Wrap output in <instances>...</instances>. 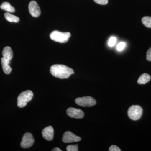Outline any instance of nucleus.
<instances>
[{"label":"nucleus","instance_id":"nucleus-4","mask_svg":"<svg viewBox=\"0 0 151 151\" xmlns=\"http://www.w3.org/2000/svg\"><path fill=\"white\" fill-rule=\"evenodd\" d=\"M143 110L139 105H132L129 108L128 115L129 118L134 121L140 119L142 115Z\"/></svg>","mask_w":151,"mask_h":151},{"label":"nucleus","instance_id":"nucleus-9","mask_svg":"<svg viewBox=\"0 0 151 151\" xmlns=\"http://www.w3.org/2000/svg\"><path fill=\"white\" fill-rule=\"evenodd\" d=\"M29 11L30 14L35 17H37L40 15V8L37 3L35 1H31L29 3Z\"/></svg>","mask_w":151,"mask_h":151},{"label":"nucleus","instance_id":"nucleus-14","mask_svg":"<svg viewBox=\"0 0 151 151\" xmlns=\"http://www.w3.org/2000/svg\"><path fill=\"white\" fill-rule=\"evenodd\" d=\"M0 8L3 10L6 11L8 12L14 13L15 11L14 8L11 6L9 3L7 2L3 3L0 6Z\"/></svg>","mask_w":151,"mask_h":151},{"label":"nucleus","instance_id":"nucleus-12","mask_svg":"<svg viewBox=\"0 0 151 151\" xmlns=\"http://www.w3.org/2000/svg\"><path fill=\"white\" fill-rule=\"evenodd\" d=\"M2 55L3 57L5 58L6 60L11 61L13 56V53L12 48L8 46L5 47L3 50Z\"/></svg>","mask_w":151,"mask_h":151},{"label":"nucleus","instance_id":"nucleus-16","mask_svg":"<svg viewBox=\"0 0 151 151\" xmlns=\"http://www.w3.org/2000/svg\"><path fill=\"white\" fill-rule=\"evenodd\" d=\"M143 24L148 28H151V17H145L142 19Z\"/></svg>","mask_w":151,"mask_h":151},{"label":"nucleus","instance_id":"nucleus-5","mask_svg":"<svg viewBox=\"0 0 151 151\" xmlns=\"http://www.w3.org/2000/svg\"><path fill=\"white\" fill-rule=\"evenodd\" d=\"M75 101L76 104L83 107H92L96 104L95 99L90 96L78 97L76 99Z\"/></svg>","mask_w":151,"mask_h":151},{"label":"nucleus","instance_id":"nucleus-19","mask_svg":"<svg viewBox=\"0 0 151 151\" xmlns=\"http://www.w3.org/2000/svg\"><path fill=\"white\" fill-rule=\"evenodd\" d=\"M126 45V43L124 42H122L119 43L117 46V50L119 51H122L125 47Z\"/></svg>","mask_w":151,"mask_h":151},{"label":"nucleus","instance_id":"nucleus-23","mask_svg":"<svg viewBox=\"0 0 151 151\" xmlns=\"http://www.w3.org/2000/svg\"><path fill=\"white\" fill-rule=\"evenodd\" d=\"M52 151H61V150L60 149L58 148H55L52 149Z\"/></svg>","mask_w":151,"mask_h":151},{"label":"nucleus","instance_id":"nucleus-7","mask_svg":"<svg viewBox=\"0 0 151 151\" xmlns=\"http://www.w3.org/2000/svg\"><path fill=\"white\" fill-rule=\"evenodd\" d=\"M81 140V137L69 131L65 132L63 136L62 141L65 143L76 142Z\"/></svg>","mask_w":151,"mask_h":151},{"label":"nucleus","instance_id":"nucleus-10","mask_svg":"<svg viewBox=\"0 0 151 151\" xmlns=\"http://www.w3.org/2000/svg\"><path fill=\"white\" fill-rule=\"evenodd\" d=\"M42 137L47 141H51L53 139L54 137V129L51 126L45 127L42 130Z\"/></svg>","mask_w":151,"mask_h":151},{"label":"nucleus","instance_id":"nucleus-21","mask_svg":"<svg viewBox=\"0 0 151 151\" xmlns=\"http://www.w3.org/2000/svg\"><path fill=\"white\" fill-rule=\"evenodd\" d=\"M109 151H121V149L119 148L118 146L116 145H112L109 148Z\"/></svg>","mask_w":151,"mask_h":151},{"label":"nucleus","instance_id":"nucleus-6","mask_svg":"<svg viewBox=\"0 0 151 151\" xmlns=\"http://www.w3.org/2000/svg\"><path fill=\"white\" fill-rule=\"evenodd\" d=\"M34 143V139L32 135L30 133H26L23 137L21 146L23 148H28L32 146Z\"/></svg>","mask_w":151,"mask_h":151},{"label":"nucleus","instance_id":"nucleus-11","mask_svg":"<svg viewBox=\"0 0 151 151\" xmlns=\"http://www.w3.org/2000/svg\"><path fill=\"white\" fill-rule=\"evenodd\" d=\"M1 63L2 66L3 70L4 73L6 74H9L11 73L12 70V68L9 65L10 61L6 60L4 57L2 58L1 59Z\"/></svg>","mask_w":151,"mask_h":151},{"label":"nucleus","instance_id":"nucleus-13","mask_svg":"<svg viewBox=\"0 0 151 151\" xmlns=\"http://www.w3.org/2000/svg\"><path fill=\"white\" fill-rule=\"evenodd\" d=\"M151 76L147 73H143L141 75L137 81L139 84H145L149 82L151 80Z\"/></svg>","mask_w":151,"mask_h":151},{"label":"nucleus","instance_id":"nucleus-20","mask_svg":"<svg viewBox=\"0 0 151 151\" xmlns=\"http://www.w3.org/2000/svg\"><path fill=\"white\" fill-rule=\"evenodd\" d=\"M94 1L99 4L104 5L107 4L108 3V0H94Z\"/></svg>","mask_w":151,"mask_h":151},{"label":"nucleus","instance_id":"nucleus-17","mask_svg":"<svg viewBox=\"0 0 151 151\" xmlns=\"http://www.w3.org/2000/svg\"><path fill=\"white\" fill-rule=\"evenodd\" d=\"M66 150L67 151H78V146L77 145H70L66 147Z\"/></svg>","mask_w":151,"mask_h":151},{"label":"nucleus","instance_id":"nucleus-22","mask_svg":"<svg viewBox=\"0 0 151 151\" xmlns=\"http://www.w3.org/2000/svg\"><path fill=\"white\" fill-rule=\"evenodd\" d=\"M147 59L148 61H151V47L147 51Z\"/></svg>","mask_w":151,"mask_h":151},{"label":"nucleus","instance_id":"nucleus-15","mask_svg":"<svg viewBox=\"0 0 151 151\" xmlns=\"http://www.w3.org/2000/svg\"><path fill=\"white\" fill-rule=\"evenodd\" d=\"M5 18L8 21L11 22H18L19 21V18L18 17L11 14L9 12L6 13L4 14Z\"/></svg>","mask_w":151,"mask_h":151},{"label":"nucleus","instance_id":"nucleus-2","mask_svg":"<svg viewBox=\"0 0 151 151\" xmlns=\"http://www.w3.org/2000/svg\"><path fill=\"white\" fill-rule=\"evenodd\" d=\"M70 36V32H63L55 30L50 33V37L52 40L59 43H64L68 41Z\"/></svg>","mask_w":151,"mask_h":151},{"label":"nucleus","instance_id":"nucleus-18","mask_svg":"<svg viewBox=\"0 0 151 151\" xmlns=\"http://www.w3.org/2000/svg\"><path fill=\"white\" fill-rule=\"evenodd\" d=\"M116 41H117V39L116 37H112L110 38L109 41H108V45L110 47H113L116 44Z\"/></svg>","mask_w":151,"mask_h":151},{"label":"nucleus","instance_id":"nucleus-1","mask_svg":"<svg viewBox=\"0 0 151 151\" xmlns=\"http://www.w3.org/2000/svg\"><path fill=\"white\" fill-rule=\"evenodd\" d=\"M50 72L56 78L64 79L69 78L71 74L74 73L72 68L62 64H55L51 66Z\"/></svg>","mask_w":151,"mask_h":151},{"label":"nucleus","instance_id":"nucleus-8","mask_svg":"<svg viewBox=\"0 0 151 151\" xmlns=\"http://www.w3.org/2000/svg\"><path fill=\"white\" fill-rule=\"evenodd\" d=\"M66 113L69 117L75 119H82L84 116L83 111L78 108H68L66 111Z\"/></svg>","mask_w":151,"mask_h":151},{"label":"nucleus","instance_id":"nucleus-3","mask_svg":"<svg viewBox=\"0 0 151 151\" xmlns=\"http://www.w3.org/2000/svg\"><path fill=\"white\" fill-rule=\"evenodd\" d=\"M33 94L32 91L28 90L22 92L17 98V106L20 108H23L32 99Z\"/></svg>","mask_w":151,"mask_h":151}]
</instances>
